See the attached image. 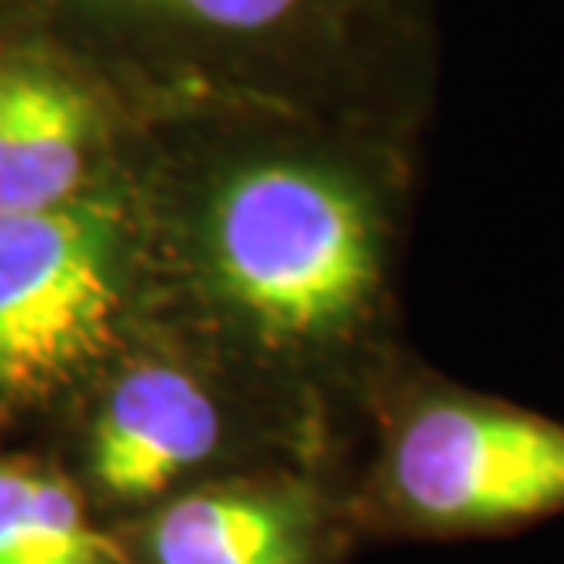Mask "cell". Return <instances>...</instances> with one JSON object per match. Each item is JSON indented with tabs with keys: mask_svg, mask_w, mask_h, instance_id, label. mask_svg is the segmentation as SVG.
Segmentation results:
<instances>
[{
	"mask_svg": "<svg viewBox=\"0 0 564 564\" xmlns=\"http://www.w3.org/2000/svg\"><path fill=\"white\" fill-rule=\"evenodd\" d=\"M364 546L510 539L564 517V419L414 352L378 386L345 469Z\"/></svg>",
	"mask_w": 564,
	"mask_h": 564,
	"instance_id": "3957f363",
	"label": "cell"
},
{
	"mask_svg": "<svg viewBox=\"0 0 564 564\" xmlns=\"http://www.w3.org/2000/svg\"><path fill=\"white\" fill-rule=\"evenodd\" d=\"M143 126L279 110L419 147L440 88L433 0H0Z\"/></svg>",
	"mask_w": 564,
	"mask_h": 564,
	"instance_id": "7a4b0ae2",
	"label": "cell"
},
{
	"mask_svg": "<svg viewBox=\"0 0 564 564\" xmlns=\"http://www.w3.org/2000/svg\"><path fill=\"white\" fill-rule=\"evenodd\" d=\"M0 564H132L82 488L41 447L0 444Z\"/></svg>",
	"mask_w": 564,
	"mask_h": 564,
	"instance_id": "ba28073f",
	"label": "cell"
},
{
	"mask_svg": "<svg viewBox=\"0 0 564 564\" xmlns=\"http://www.w3.org/2000/svg\"><path fill=\"white\" fill-rule=\"evenodd\" d=\"M419 147L279 115L198 110L147 129L151 312L348 469L411 352L403 268Z\"/></svg>",
	"mask_w": 564,
	"mask_h": 564,
	"instance_id": "6da1fadb",
	"label": "cell"
},
{
	"mask_svg": "<svg viewBox=\"0 0 564 564\" xmlns=\"http://www.w3.org/2000/svg\"><path fill=\"white\" fill-rule=\"evenodd\" d=\"M132 564H352L345 477L264 466L184 491L115 528Z\"/></svg>",
	"mask_w": 564,
	"mask_h": 564,
	"instance_id": "8992f818",
	"label": "cell"
},
{
	"mask_svg": "<svg viewBox=\"0 0 564 564\" xmlns=\"http://www.w3.org/2000/svg\"><path fill=\"white\" fill-rule=\"evenodd\" d=\"M147 129L82 66L0 37V217L93 195L137 162Z\"/></svg>",
	"mask_w": 564,
	"mask_h": 564,
	"instance_id": "52a82bcc",
	"label": "cell"
},
{
	"mask_svg": "<svg viewBox=\"0 0 564 564\" xmlns=\"http://www.w3.org/2000/svg\"><path fill=\"white\" fill-rule=\"evenodd\" d=\"M41 451L115 528L235 473L334 469L261 392L158 323L93 381Z\"/></svg>",
	"mask_w": 564,
	"mask_h": 564,
	"instance_id": "5b68a950",
	"label": "cell"
},
{
	"mask_svg": "<svg viewBox=\"0 0 564 564\" xmlns=\"http://www.w3.org/2000/svg\"><path fill=\"white\" fill-rule=\"evenodd\" d=\"M137 162L70 206L0 217V444L41 447L154 323Z\"/></svg>",
	"mask_w": 564,
	"mask_h": 564,
	"instance_id": "277c9868",
	"label": "cell"
}]
</instances>
